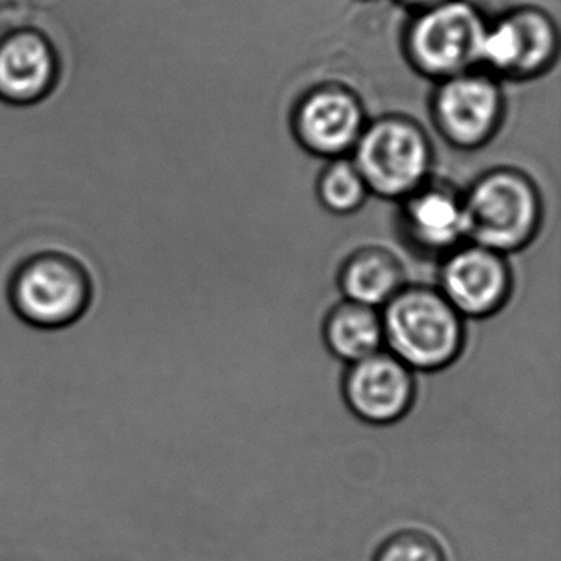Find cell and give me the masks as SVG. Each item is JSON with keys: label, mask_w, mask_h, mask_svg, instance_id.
Listing matches in <instances>:
<instances>
[{"label": "cell", "mask_w": 561, "mask_h": 561, "mask_svg": "<svg viewBox=\"0 0 561 561\" xmlns=\"http://www.w3.org/2000/svg\"><path fill=\"white\" fill-rule=\"evenodd\" d=\"M369 119L363 98L353 88L323 81L295 101L290 133L308 156L330 162L353 153Z\"/></svg>", "instance_id": "8"}, {"label": "cell", "mask_w": 561, "mask_h": 561, "mask_svg": "<svg viewBox=\"0 0 561 561\" xmlns=\"http://www.w3.org/2000/svg\"><path fill=\"white\" fill-rule=\"evenodd\" d=\"M373 561H448L445 548L428 531L405 528L380 543Z\"/></svg>", "instance_id": "16"}, {"label": "cell", "mask_w": 561, "mask_h": 561, "mask_svg": "<svg viewBox=\"0 0 561 561\" xmlns=\"http://www.w3.org/2000/svg\"><path fill=\"white\" fill-rule=\"evenodd\" d=\"M340 287L346 300L369 307H383L405 287V268L389 249L366 245L344 261Z\"/></svg>", "instance_id": "13"}, {"label": "cell", "mask_w": 561, "mask_h": 561, "mask_svg": "<svg viewBox=\"0 0 561 561\" xmlns=\"http://www.w3.org/2000/svg\"><path fill=\"white\" fill-rule=\"evenodd\" d=\"M397 4L402 5L409 12L422 11V9L433 8V5L442 4L446 0H396Z\"/></svg>", "instance_id": "17"}, {"label": "cell", "mask_w": 561, "mask_h": 561, "mask_svg": "<svg viewBox=\"0 0 561 561\" xmlns=\"http://www.w3.org/2000/svg\"><path fill=\"white\" fill-rule=\"evenodd\" d=\"M428 113L446 146L459 152L484 149L507 117L504 84L479 68L446 78L433 83Z\"/></svg>", "instance_id": "7"}, {"label": "cell", "mask_w": 561, "mask_h": 561, "mask_svg": "<svg viewBox=\"0 0 561 561\" xmlns=\"http://www.w3.org/2000/svg\"><path fill=\"white\" fill-rule=\"evenodd\" d=\"M93 297L90 272L73 255L38 252L25 259L9 284L15 313L31 327L60 330L80 320Z\"/></svg>", "instance_id": "5"}, {"label": "cell", "mask_w": 561, "mask_h": 561, "mask_svg": "<svg viewBox=\"0 0 561 561\" xmlns=\"http://www.w3.org/2000/svg\"><path fill=\"white\" fill-rule=\"evenodd\" d=\"M323 337L337 359L356 363L382 350V317L369 305L341 301L324 318Z\"/></svg>", "instance_id": "14"}, {"label": "cell", "mask_w": 561, "mask_h": 561, "mask_svg": "<svg viewBox=\"0 0 561 561\" xmlns=\"http://www.w3.org/2000/svg\"><path fill=\"white\" fill-rule=\"evenodd\" d=\"M397 229L403 244L415 254L445 257L468 241L462 190L433 176L399 202Z\"/></svg>", "instance_id": "9"}, {"label": "cell", "mask_w": 561, "mask_h": 561, "mask_svg": "<svg viewBox=\"0 0 561 561\" xmlns=\"http://www.w3.org/2000/svg\"><path fill=\"white\" fill-rule=\"evenodd\" d=\"M488 18L471 0H446L410 12L400 47L409 67L432 83L478 68Z\"/></svg>", "instance_id": "4"}, {"label": "cell", "mask_w": 561, "mask_h": 561, "mask_svg": "<svg viewBox=\"0 0 561 561\" xmlns=\"http://www.w3.org/2000/svg\"><path fill=\"white\" fill-rule=\"evenodd\" d=\"M350 159L370 196L387 202H402L435 176L432 137L419 121L405 114L369 119Z\"/></svg>", "instance_id": "3"}, {"label": "cell", "mask_w": 561, "mask_h": 561, "mask_svg": "<svg viewBox=\"0 0 561 561\" xmlns=\"http://www.w3.org/2000/svg\"><path fill=\"white\" fill-rule=\"evenodd\" d=\"M60 78V54L45 32L19 27L0 37V103L37 106L57 90Z\"/></svg>", "instance_id": "11"}, {"label": "cell", "mask_w": 561, "mask_h": 561, "mask_svg": "<svg viewBox=\"0 0 561 561\" xmlns=\"http://www.w3.org/2000/svg\"><path fill=\"white\" fill-rule=\"evenodd\" d=\"M359 2H376V0H359Z\"/></svg>", "instance_id": "18"}, {"label": "cell", "mask_w": 561, "mask_h": 561, "mask_svg": "<svg viewBox=\"0 0 561 561\" xmlns=\"http://www.w3.org/2000/svg\"><path fill=\"white\" fill-rule=\"evenodd\" d=\"M560 31L550 12L525 4L488 19L478 68L501 81L538 80L557 65Z\"/></svg>", "instance_id": "6"}, {"label": "cell", "mask_w": 561, "mask_h": 561, "mask_svg": "<svg viewBox=\"0 0 561 561\" xmlns=\"http://www.w3.org/2000/svg\"><path fill=\"white\" fill-rule=\"evenodd\" d=\"M382 308L383 344L410 369L433 373L461 354L462 317L438 288L405 285Z\"/></svg>", "instance_id": "2"}, {"label": "cell", "mask_w": 561, "mask_h": 561, "mask_svg": "<svg viewBox=\"0 0 561 561\" xmlns=\"http://www.w3.org/2000/svg\"><path fill=\"white\" fill-rule=\"evenodd\" d=\"M343 390L354 415L373 425H390L412 407L415 379L399 357L380 350L350 364Z\"/></svg>", "instance_id": "12"}, {"label": "cell", "mask_w": 561, "mask_h": 561, "mask_svg": "<svg viewBox=\"0 0 561 561\" xmlns=\"http://www.w3.org/2000/svg\"><path fill=\"white\" fill-rule=\"evenodd\" d=\"M438 290L462 318L492 317L511 297V265L504 254L466 241L442 259Z\"/></svg>", "instance_id": "10"}, {"label": "cell", "mask_w": 561, "mask_h": 561, "mask_svg": "<svg viewBox=\"0 0 561 561\" xmlns=\"http://www.w3.org/2000/svg\"><path fill=\"white\" fill-rule=\"evenodd\" d=\"M466 239L499 254L527 248L543 222L537 182L517 167H492L462 190Z\"/></svg>", "instance_id": "1"}, {"label": "cell", "mask_w": 561, "mask_h": 561, "mask_svg": "<svg viewBox=\"0 0 561 561\" xmlns=\"http://www.w3.org/2000/svg\"><path fill=\"white\" fill-rule=\"evenodd\" d=\"M317 198L324 211L350 216L366 205L370 193L353 160L344 157L330 160L321 170L317 179Z\"/></svg>", "instance_id": "15"}]
</instances>
